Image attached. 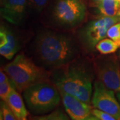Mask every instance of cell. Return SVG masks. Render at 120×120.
<instances>
[{"label":"cell","mask_w":120,"mask_h":120,"mask_svg":"<svg viewBox=\"0 0 120 120\" xmlns=\"http://www.w3.org/2000/svg\"><path fill=\"white\" fill-rule=\"evenodd\" d=\"M79 51L77 41L62 33L45 30L35 39V55L44 68L56 69L67 65L76 60Z\"/></svg>","instance_id":"1"},{"label":"cell","mask_w":120,"mask_h":120,"mask_svg":"<svg viewBox=\"0 0 120 120\" xmlns=\"http://www.w3.org/2000/svg\"><path fill=\"white\" fill-rule=\"evenodd\" d=\"M93 77L86 65L75 60L54 69L50 80L60 91L76 97L86 103H91L93 94Z\"/></svg>","instance_id":"2"},{"label":"cell","mask_w":120,"mask_h":120,"mask_svg":"<svg viewBox=\"0 0 120 120\" xmlns=\"http://www.w3.org/2000/svg\"><path fill=\"white\" fill-rule=\"evenodd\" d=\"M5 73L15 86L22 92L38 83L49 81L51 73L38 66L23 54L17 55L4 68Z\"/></svg>","instance_id":"3"},{"label":"cell","mask_w":120,"mask_h":120,"mask_svg":"<svg viewBox=\"0 0 120 120\" xmlns=\"http://www.w3.org/2000/svg\"><path fill=\"white\" fill-rule=\"evenodd\" d=\"M27 107L35 115H45L56 109L61 96L59 90L50 81L38 83L23 91Z\"/></svg>","instance_id":"4"},{"label":"cell","mask_w":120,"mask_h":120,"mask_svg":"<svg viewBox=\"0 0 120 120\" xmlns=\"http://www.w3.org/2000/svg\"><path fill=\"white\" fill-rule=\"evenodd\" d=\"M86 14L87 8L83 0H54L50 17L58 27L69 30L79 26Z\"/></svg>","instance_id":"5"},{"label":"cell","mask_w":120,"mask_h":120,"mask_svg":"<svg viewBox=\"0 0 120 120\" xmlns=\"http://www.w3.org/2000/svg\"><path fill=\"white\" fill-rule=\"evenodd\" d=\"M120 22V15L102 16L86 23L79 31V40L87 51H93L97 43L105 38L109 28Z\"/></svg>","instance_id":"6"},{"label":"cell","mask_w":120,"mask_h":120,"mask_svg":"<svg viewBox=\"0 0 120 120\" xmlns=\"http://www.w3.org/2000/svg\"><path fill=\"white\" fill-rule=\"evenodd\" d=\"M95 69L99 80L116 93L120 92V65L116 56L98 57Z\"/></svg>","instance_id":"7"},{"label":"cell","mask_w":120,"mask_h":120,"mask_svg":"<svg viewBox=\"0 0 120 120\" xmlns=\"http://www.w3.org/2000/svg\"><path fill=\"white\" fill-rule=\"evenodd\" d=\"M91 103L94 108L107 112L116 120H120V103L115 91L107 87L100 80L94 82Z\"/></svg>","instance_id":"8"},{"label":"cell","mask_w":120,"mask_h":120,"mask_svg":"<svg viewBox=\"0 0 120 120\" xmlns=\"http://www.w3.org/2000/svg\"><path fill=\"white\" fill-rule=\"evenodd\" d=\"M65 110L70 119L73 120H96L91 113L90 103H86L72 95L60 91Z\"/></svg>","instance_id":"9"},{"label":"cell","mask_w":120,"mask_h":120,"mask_svg":"<svg viewBox=\"0 0 120 120\" xmlns=\"http://www.w3.org/2000/svg\"><path fill=\"white\" fill-rule=\"evenodd\" d=\"M0 2L1 17L13 25L20 24L28 8V0H1Z\"/></svg>","instance_id":"10"},{"label":"cell","mask_w":120,"mask_h":120,"mask_svg":"<svg viewBox=\"0 0 120 120\" xmlns=\"http://www.w3.org/2000/svg\"><path fill=\"white\" fill-rule=\"evenodd\" d=\"M19 45L13 34L4 26L0 30V53L8 60H11L19 50Z\"/></svg>","instance_id":"11"},{"label":"cell","mask_w":120,"mask_h":120,"mask_svg":"<svg viewBox=\"0 0 120 120\" xmlns=\"http://www.w3.org/2000/svg\"><path fill=\"white\" fill-rule=\"evenodd\" d=\"M17 91L16 89H13L5 101L17 120H26L29 115V112L24 104L21 95Z\"/></svg>","instance_id":"12"},{"label":"cell","mask_w":120,"mask_h":120,"mask_svg":"<svg viewBox=\"0 0 120 120\" xmlns=\"http://www.w3.org/2000/svg\"><path fill=\"white\" fill-rule=\"evenodd\" d=\"M95 5L103 16L120 15V2L117 0H102Z\"/></svg>","instance_id":"13"},{"label":"cell","mask_w":120,"mask_h":120,"mask_svg":"<svg viewBox=\"0 0 120 120\" xmlns=\"http://www.w3.org/2000/svg\"><path fill=\"white\" fill-rule=\"evenodd\" d=\"M119 45L110 38H104L97 43L95 49L101 55L112 54L117 50Z\"/></svg>","instance_id":"14"},{"label":"cell","mask_w":120,"mask_h":120,"mask_svg":"<svg viewBox=\"0 0 120 120\" xmlns=\"http://www.w3.org/2000/svg\"><path fill=\"white\" fill-rule=\"evenodd\" d=\"M34 119L39 120H69L70 117L67 113H65L61 109H55L52 112H49L46 115L35 117Z\"/></svg>","instance_id":"15"},{"label":"cell","mask_w":120,"mask_h":120,"mask_svg":"<svg viewBox=\"0 0 120 120\" xmlns=\"http://www.w3.org/2000/svg\"><path fill=\"white\" fill-rule=\"evenodd\" d=\"M0 120H17L11 108L9 107L6 101L1 100L0 104Z\"/></svg>","instance_id":"16"},{"label":"cell","mask_w":120,"mask_h":120,"mask_svg":"<svg viewBox=\"0 0 120 120\" xmlns=\"http://www.w3.org/2000/svg\"><path fill=\"white\" fill-rule=\"evenodd\" d=\"M50 0H28V9L36 13H41Z\"/></svg>","instance_id":"17"},{"label":"cell","mask_w":120,"mask_h":120,"mask_svg":"<svg viewBox=\"0 0 120 120\" xmlns=\"http://www.w3.org/2000/svg\"><path fill=\"white\" fill-rule=\"evenodd\" d=\"M13 89L15 88V86L13 84L12 82L10 80H8V82L1 83L0 84V98L1 100L3 101H6L8 98L11 92L13 91Z\"/></svg>","instance_id":"18"},{"label":"cell","mask_w":120,"mask_h":120,"mask_svg":"<svg viewBox=\"0 0 120 120\" xmlns=\"http://www.w3.org/2000/svg\"><path fill=\"white\" fill-rule=\"evenodd\" d=\"M107 36L113 40L120 47V22L113 24L109 28Z\"/></svg>","instance_id":"19"},{"label":"cell","mask_w":120,"mask_h":120,"mask_svg":"<svg viewBox=\"0 0 120 120\" xmlns=\"http://www.w3.org/2000/svg\"><path fill=\"white\" fill-rule=\"evenodd\" d=\"M91 113L96 118V120H116V118L109 113L97 108L92 109Z\"/></svg>","instance_id":"20"},{"label":"cell","mask_w":120,"mask_h":120,"mask_svg":"<svg viewBox=\"0 0 120 120\" xmlns=\"http://www.w3.org/2000/svg\"><path fill=\"white\" fill-rule=\"evenodd\" d=\"M8 80H9V77L7 75V73H5L4 70H1V71H0V84L8 82Z\"/></svg>","instance_id":"21"},{"label":"cell","mask_w":120,"mask_h":120,"mask_svg":"<svg viewBox=\"0 0 120 120\" xmlns=\"http://www.w3.org/2000/svg\"><path fill=\"white\" fill-rule=\"evenodd\" d=\"M91 2L94 4V5L97 4L98 3H99V2H100V1H101L102 0H91Z\"/></svg>","instance_id":"22"},{"label":"cell","mask_w":120,"mask_h":120,"mask_svg":"<svg viewBox=\"0 0 120 120\" xmlns=\"http://www.w3.org/2000/svg\"><path fill=\"white\" fill-rule=\"evenodd\" d=\"M116 97L120 103V92H116Z\"/></svg>","instance_id":"23"}]
</instances>
